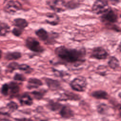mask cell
<instances>
[{"mask_svg": "<svg viewBox=\"0 0 121 121\" xmlns=\"http://www.w3.org/2000/svg\"><path fill=\"white\" fill-rule=\"evenodd\" d=\"M54 54L63 63L75 67L79 66L86 60V50L83 48H69L60 45L55 49Z\"/></svg>", "mask_w": 121, "mask_h": 121, "instance_id": "cell-1", "label": "cell"}, {"mask_svg": "<svg viewBox=\"0 0 121 121\" xmlns=\"http://www.w3.org/2000/svg\"><path fill=\"white\" fill-rule=\"evenodd\" d=\"M20 90V86L18 83L12 81L5 83L2 85L0 92L5 96H9L10 98L17 97Z\"/></svg>", "mask_w": 121, "mask_h": 121, "instance_id": "cell-2", "label": "cell"}, {"mask_svg": "<svg viewBox=\"0 0 121 121\" xmlns=\"http://www.w3.org/2000/svg\"><path fill=\"white\" fill-rule=\"evenodd\" d=\"M38 39L47 45H52L56 43V39L59 34L55 32H49L43 28H39L35 32Z\"/></svg>", "mask_w": 121, "mask_h": 121, "instance_id": "cell-3", "label": "cell"}, {"mask_svg": "<svg viewBox=\"0 0 121 121\" xmlns=\"http://www.w3.org/2000/svg\"><path fill=\"white\" fill-rule=\"evenodd\" d=\"M25 46L32 52L41 53L45 51L44 48L42 46L39 41L32 36L27 37L25 41Z\"/></svg>", "mask_w": 121, "mask_h": 121, "instance_id": "cell-4", "label": "cell"}, {"mask_svg": "<svg viewBox=\"0 0 121 121\" xmlns=\"http://www.w3.org/2000/svg\"><path fill=\"white\" fill-rule=\"evenodd\" d=\"M87 85V82L86 78L82 76L76 77L69 83V86L72 90L80 92L86 90Z\"/></svg>", "mask_w": 121, "mask_h": 121, "instance_id": "cell-5", "label": "cell"}, {"mask_svg": "<svg viewBox=\"0 0 121 121\" xmlns=\"http://www.w3.org/2000/svg\"><path fill=\"white\" fill-rule=\"evenodd\" d=\"M22 10H23V6L17 0H9L3 8L4 11L10 15L14 14L17 11Z\"/></svg>", "mask_w": 121, "mask_h": 121, "instance_id": "cell-6", "label": "cell"}, {"mask_svg": "<svg viewBox=\"0 0 121 121\" xmlns=\"http://www.w3.org/2000/svg\"><path fill=\"white\" fill-rule=\"evenodd\" d=\"M46 5L53 11L54 13H61L67 10L65 3V0H50L46 1Z\"/></svg>", "mask_w": 121, "mask_h": 121, "instance_id": "cell-7", "label": "cell"}, {"mask_svg": "<svg viewBox=\"0 0 121 121\" xmlns=\"http://www.w3.org/2000/svg\"><path fill=\"white\" fill-rule=\"evenodd\" d=\"M109 8L108 1L106 0H96L94 2L92 8V12L96 14H103Z\"/></svg>", "mask_w": 121, "mask_h": 121, "instance_id": "cell-8", "label": "cell"}, {"mask_svg": "<svg viewBox=\"0 0 121 121\" xmlns=\"http://www.w3.org/2000/svg\"><path fill=\"white\" fill-rule=\"evenodd\" d=\"M47 85L49 89L52 91H58L62 89V86L60 81L48 77L42 78Z\"/></svg>", "mask_w": 121, "mask_h": 121, "instance_id": "cell-9", "label": "cell"}, {"mask_svg": "<svg viewBox=\"0 0 121 121\" xmlns=\"http://www.w3.org/2000/svg\"><path fill=\"white\" fill-rule=\"evenodd\" d=\"M117 18L118 17L116 13L110 8L102 14L101 16L102 20L107 23H115L117 21Z\"/></svg>", "mask_w": 121, "mask_h": 121, "instance_id": "cell-10", "label": "cell"}, {"mask_svg": "<svg viewBox=\"0 0 121 121\" xmlns=\"http://www.w3.org/2000/svg\"><path fill=\"white\" fill-rule=\"evenodd\" d=\"M108 55L107 51L101 47L94 48L91 53V57L97 60L106 59Z\"/></svg>", "mask_w": 121, "mask_h": 121, "instance_id": "cell-11", "label": "cell"}, {"mask_svg": "<svg viewBox=\"0 0 121 121\" xmlns=\"http://www.w3.org/2000/svg\"><path fill=\"white\" fill-rule=\"evenodd\" d=\"M45 22L52 26L58 25L60 22V17L54 12H48L45 15Z\"/></svg>", "mask_w": 121, "mask_h": 121, "instance_id": "cell-12", "label": "cell"}, {"mask_svg": "<svg viewBox=\"0 0 121 121\" xmlns=\"http://www.w3.org/2000/svg\"><path fill=\"white\" fill-rule=\"evenodd\" d=\"M43 83L41 79L36 78H30L27 80L26 87L28 90L37 89L43 86Z\"/></svg>", "mask_w": 121, "mask_h": 121, "instance_id": "cell-13", "label": "cell"}, {"mask_svg": "<svg viewBox=\"0 0 121 121\" xmlns=\"http://www.w3.org/2000/svg\"><path fill=\"white\" fill-rule=\"evenodd\" d=\"M80 98V96L78 94L68 91H65L64 92L60 94V96L59 98V101H77L79 100Z\"/></svg>", "mask_w": 121, "mask_h": 121, "instance_id": "cell-14", "label": "cell"}, {"mask_svg": "<svg viewBox=\"0 0 121 121\" xmlns=\"http://www.w3.org/2000/svg\"><path fill=\"white\" fill-rule=\"evenodd\" d=\"M18 100L22 106H31L33 104V98L28 93L26 92L19 96Z\"/></svg>", "mask_w": 121, "mask_h": 121, "instance_id": "cell-15", "label": "cell"}, {"mask_svg": "<svg viewBox=\"0 0 121 121\" xmlns=\"http://www.w3.org/2000/svg\"><path fill=\"white\" fill-rule=\"evenodd\" d=\"M59 114L61 117L64 119H69L74 116L73 110L67 105H63L59 111Z\"/></svg>", "mask_w": 121, "mask_h": 121, "instance_id": "cell-16", "label": "cell"}, {"mask_svg": "<svg viewBox=\"0 0 121 121\" xmlns=\"http://www.w3.org/2000/svg\"><path fill=\"white\" fill-rule=\"evenodd\" d=\"M12 24L14 27L24 30L26 27H28L29 22L25 18L17 17L14 19Z\"/></svg>", "mask_w": 121, "mask_h": 121, "instance_id": "cell-17", "label": "cell"}, {"mask_svg": "<svg viewBox=\"0 0 121 121\" xmlns=\"http://www.w3.org/2000/svg\"><path fill=\"white\" fill-rule=\"evenodd\" d=\"M22 53L18 51L8 52L4 55V59L8 61H13L18 60L22 57Z\"/></svg>", "mask_w": 121, "mask_h": 121, "instance_id": "cell-18", "label": "cell"}, {"mask_svg": "<svg viewBox=\"0 0 121 121\" xmlns=\"http://www.w3.org/2000/svg\"><path fill=\"white\" fill-rule=\"evenodd\" d=\"M10 26L6 22L0 21V36H7L11 32Z\"/></svg>", "mask_w": 121, "mask_h": 121, "instance_id": "cell-19", "label": "cell"}, {"mask_svg": "<svg viewBox=\"0 0 121 121\" xmlns=\"http://www.w3.org/2000/svg\"><path fill=\"white\" fill-rule=\"evenodd\" d=\"M47 91V90L44 88H42L32 91L31 92V94L32 97L34 99L37 100H40L43 98Z\"/></svg>", "mask_w": 121, "mask_h": 121, "instance_id": "cell-20", "label": "cell"}, {"mask_svg": "<svg viewBox=\"0 0 121 121\" xmlns=\"http://www.w3.org/2000/svg\"><path fill=\"white\" fill-rule=\"evenodd\" d=\"M62 105L63 104L58 101H56L53 100H49L47 104V108L53 112L59 111V110H60Z\"/></svg>", "mask_w": 121, "mask_h": 121, "instance_id": "cell-21", "label": "cell"}, {"mask_svg": "<svg viewBox=\"0 0 121 121\" xmlns=\"http://www.w3.org/2000/svg\"><path fill=\"white\" fill-rule=\"evenodd\" d=\"M21 64L18 63L16 61H12L8 64L6 67V73H12L16 70H19L21 71Z\"/></svg>", "mask_w": 121, "mask_h": 121, "instance_id": "cell-22", "label": "cell"}, {"mask_svg": "<svg viewBox=\"0 0 121 121\" xmlns=\"http://www.w3.org/2000/svg\"><path fill=\"white\" fill-rule=\"evenodd\" d=\"M91 95L96 99H107L108 98L107 93L104 90H96L93 92Z\"/></svg>", "mask_w": 121, "mask_h": 121, "instance_id": "cell-23", "label": "cell"}, {"mask_svg": "<svg viewBox=\"0 0 121 121\" xmlns=\"http://www.w3.org/2000/svg\"><path fill=\"white\" fill-rule=\"evenodd\" d=\"M108 64L110 68L115 69L119 67L120 65V62L119 60L115 56H111L109 59Z\"/></svg>", "mask_w": 121, "mask_h": 121, "instance_id": "cell-24", "label": "cell"}, {"mask_svg": "<svg viewBox=\"0 0 121 121\" xmlns=\"http://www.w3.org/2000/svg\"><path fill=\"white\" fill-rule=\"evenodd\" d=\"M98 112L101 114H107L110 111V107L105 104H101L97 107Z\"/></svg>", "mask_w": 121, "mask_h": 121, "instance_id": "cell-25", "label": "cell"}, {"mask_svg": "<svg viewBox=\"0 0 121 121\" xmlns=\"http://www.w3.org/2000/svg\"><path fill=\"white\" fill-rule=\"evenodd\" d=\"M65 3L67 9H73L78 8L80 5L78 2L74 0H65Z\"/></svg>", "mask_w": 121, "mask_h": 121, "instance_id": "cell-26", "label": "cell"}, {"mask_svg": "<svg viewBox=\"0 0 121 121\" xmlns=\"http://www.w3.org/2000/svg\"><path fill=\"white\" fill-rule=\"evenodd\" d=\"M5 107L9 112H12L17 110L18 108V105L16 102L14 101H10L7 104Z\"/></svg>", "mask_w": 121, "mask_h": 121, "instance_id": "cell-27", "label": "cell"}, {"mask_svg": "<svg viewBox=\"0 0 121 121\" xmlns=\"http://www.w3.org/2000/svg\"><path fill=\"white\" fill-rule=\"evenodd\" d=\"M52 72L54 73V75L57 77L63 78V77L69 75V74H68L65 71L60 70H58V69L53 68H52Z\"/></svg>", "mask_w": 121, "mask_h": 121, "instance_id": "cell-28", "label": "cell"}, {"mask_svg": "<svg viewBox=\"0 0 121 121\" xmlns=\"http://www.w3.org/2000/svg\"><path fill=\"white\" fill-rule=\"evenodd\" d=\"M13 78L15 81L20 82H23L26 80V77L24 74L19 73H16L14 74Z\"/></svg>", "mask_w": 121, "mask_h": 121, "instance_id": "cell-29", "label": "cell"}, {"mask_svg": "<svg viewBox=\"0 0 121 121\" xmlns=\"http://www.w3.org/2000/svg\"><path fill=\"white\" fill-rule=\"evenodd\" d=\"M24 30H23L21 29H19L18 28H17V27H14L11 31V33L12 34V35H14L16 37H19L20 36L23 32H24Z\"/></svg>", "mask_w": 121, "mask_h": 121, "instance_id": "cell-30", "label": "cell"}, {"mask_svg": "<svg viewBox=\"0 0 121 121\" xmlns=\"http://www.w3.org/2000/svg\"><path fill=\"white\" fill-rule=\"evenodd\" d=\"M105 69H106V67H105L104 66H102V65L99 66L97 69L98 73L102 75H105V72H106Z\"/></svg>", "mask_w": 121, "mask_h": 121, "instance_id": "cell-31", "label": "cell"}, {"mask_svg": "<svg viewBox=\"0 0 121 121\" xmlns=\"http://www.w3.org/2000/svg\"><path fill=\"white\" fill-rule=\"evenodd\" d=\"M118 111H119V115H120V116H121V104L118 107Z\"/></svg>", "mask_w": 121, "mask_h": 121, "instance_id": "cell-32", "label": "cell"}, {"mask_svg": "<svg viewBox=\"0 0 121 121\" xmlns=\"http://www.w3.org/2000/svg\"><path fill=\"white\" fill-rule=\"evenodd\" d=\"M2 50L0 49V60L2 58Z\"/></svg>", "mask_w": 121, "mask_h": 121, "instance_id": "cell-33", "label": "cell"}, {"mask_svg": "<svg viewBox=\"0 0 121 121\" xmlns=\"http://www.w3.org/2000/svg\"><path fill=\"white\" fill-rule=\"evenodd\" d=\"M1 67H0V74H1Z\"/></svg>", "mask_w": 121, "mask_h": 121, "instance_id": "cell-34", "label": "cell"}, {"mask_svg": "<svg viewBox=\"0 0 121 121\" xmlns=\"http://www.w3.org/2000/svg\"></svg>", "mask_w": 121, "mask_h": 121, "instance_id": "cell-35", "label": "cell"}, {"mask_svg": "<svg viewBox=\"0 0 121 121\" xmlns=\"http://www.w3.org/2000/svg\"></svg>", "mask_w": 121, "mask_h": 121, "instance_id": "cell-36", "label": "cell"}]
</instances>
